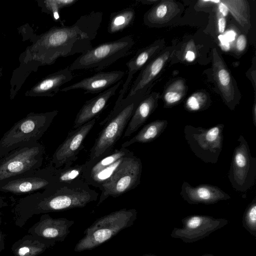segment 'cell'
<instances>
[{
	"mask_svg": "<svg viewBox=\"0 0 256 256\" xmlns=\"http://www.w3.org/2000/svg\"><path fill=\"white\" fill-rule=\"evenodd\" d=\"M102 13L82 15L72 26H54L34 36L18 57L19 65L10 79V98L14 99L28 76L58 58L82 54L92 48L102 20Z\"/></svg>",
	"mask_w": 256,
	"mask_h": 256,
	"instance_id": "1",
	"label": "cell"
},
{
	"mask_svg": "<svg viewBox=\"0 0 256 256\" xmlns=\"http://www.w3.org/2000/svg\"><path fill=\"white\" fill-rule=\"evenodd\" d=\"M98 196V192L81 180L70 184L55 183L42 192H38L24 199L34 202L36 210L46 212L82 208L96 201Z\"/></svg>",
	"mask_w": 256,
	"mask_h": 256,
	"instance_id": "2",
	"label": "cell"
},
{
	"mask_svg": "<svg viewBox=\"0 0 256 256\" xmlns=\"http://www.w3.org/2000/svg\"><path fill=\"white\" fill-rule=\"evenodd\" d=\"M142 98L126 100L124 98L120 102L116 100L110 114L100 123L103 128L90 149L88 161H96L114 150Z\"/></svg>",
	"mask_w": 256,
	"mask_h": 256,
	"instance_id": "3",
	"label": "cell"
},
{
	"mask_svg": "<svg viewBox=\"0 0 256 256\" xmlns=\"http://www.w3.org/2000/svg\"><path fill=\"white\" fill-rule=\"evenodd\" d=\"M58 113L57 110L31 112L16 122L0 139V159L21 146L38 142Z\"/></svg>",
	"mask_w": 256,
	"mask_h": 256,
	"instance_id": "4",
	"label": "cell"
},
{
	"mask_svg": "<svg viewBox=\"0 0 256 256\" xmlns=\"http://www.w3.org/2000/svg\"><path fill=\"white\" fill-rule=\"evenodd\" d=\"M137 215L135 208H122L98 218L84 231V236L76 244L74 251L81 252L96 248L132 226Z\"/></svg>",
	"mask_w": 256,
	"mask_h": 256,
	"instance_id": "5",
	"label": "cell"
},
{
	"mask_svg": "<svg viewBox=\"0 0 256 256\" xmlns=\"http://www.w3.org/2000/svg\"><path fill=\"white\" fill-rule=\"evenodd\" d=\"M134 44L131 36L101 44L79 56L70 65L71 71L93 69L101 70L125 56Z\"/></svg>",
	"mask_w": 256,
	"mask_h": 256,
	"instance_id": "6",
	"label": "cell"
},
{
	"mask_svg": "<svg viewBox=\"0 0 256 256\" xmlns=\"http://www.w3.org/2000/svg\"><path fill=\"white\" fill-rule=\"evenodd\" d=\"M44 152V146L36 142L21 146L0 159V186L40 168Z\"/></svg>",
	"mask_w": 256,
	"mask_h": 256,
	"instance_id": "7",
	"label": "cell"
},
{
	"mask_svg": "<svg viewBox=\"0 0 256 256\" xmlns=\"http://www.w3.org/2000/svg\"><path fill=\"white\" fill-rule=\"evenodd\" d=\"M224 124L206 128L186 125L184 136L191 150L206 163L217 162L221 153L224 140Z\"/></svg>",
	"mask_w": 256,
	"mask_h": 256,
	"instance_id": "8",
	"label": "cell"
},
{
	"mask_svg": "<svg viewBox=\"0 0 256 256\" xmlns=\"http://www.w3.org/2000/svg\"><path fill=\"white\" fill-rule=\"evenodd\" d=\"M141 160L134 156L125 158L113 175L99 188L101 194L97 206L109 196L117 198L137 187L142 172Z\"/></svg>",
	"mask_w": 256,
	"mask_h": 256,
	"instance_id": "9",
	"label": "cell"
},
{
	"mask_svg": "<svg viewBox=\"0 0 256 256\" xmlns=\"http://www.w3.org/2000/svg\"><path fill=\"white\" fill-rule=\"evenodd\" d=\"M230 164L228 178L236 191L245 192L254 184L256 158L251 155L248 144L242 135L238 140Z\"/></svg>",
	"mask_w": 256,
	"mask_h": 256,
	"instance_id": "10",
	"label": "cell"
},
{
	"mask_svg": "<svg viewBox=\"0 0 256 256\" xmlns=\"http://www.w3.org/2000/svg\"><path fill=\"white\" fill-rule=\"evenodd\" d=\"M182 228H174L170 235L187 244L208 237L211 234L227 225L228 220L207 215L192 214L182 220Z\"/></svg>",
	"mask_w": 256,
	"mask_h": 256,
	"instance_id": "11",
	"label": "cell"
},
{
	"mask_svg": "<svg viewBox=\"0 0 256 256\" xmlns=\"http://www.w3.org/2000/svg\"><path fill=\"white\" fill-rule=\"evenodd\" d=\"M94 118L68 132L52 156L51 163L56 168L72 166L78 158L84 140L96 124Z\"/></svg>",
	"mask_w": 256,
	"mask_h": 256,
	"instance_id": "12",
	"label": "cell"
},
{
	"mask_svg": "<svg viewBox=\"0 0 256 256\" xmlns=\"http://www.w3.org/2000/svg\"><path fill=\"white\" fill-rule=\"evenodd\" d=\"M56 183L52 166L39 168L18 176L0 186V192L14 194L44 190Z\"/></svg>",
	"mask_w": 256,
	"mask_h": 256,
	"instance_id": "13",
	"label": "cell"
},
{
	"mask_svg": "<svg viewBox=\"0 0 256 256\" xmlns=\"http://www.w3.org/2000/svg\"><path fill=\"white\" fill-rule=\"evenodd\" d=\"M180 195L191 204H212L230 198L228 194L217 186L209 184L192 186L185 181L182 185Z\"/></svg>",
	"mask_w": 256,
	"mask_h": 256,
	"instance_id": "14",
	"label": "cell"
},
{
	"mask_svg": "<svg viewBox=\"0 0 256 256\" xmlns=\"http://www.w3.org/2000/svg\"><path fill=\"white\" fill-rule=\"evenodd\" d=\"M125 74L122 70L100 72L64 87L60 92L81 89L84 90V94H100L121 80Z\"/></svg>",
	"mask_w": 256,
	"mask_h": 256,
	"instance_id": "15",
	"label": "cell"
},
{
	"mask_svg": "<svg viewBox=\"0 0 256 256\" xmlns=\"http://www.w3.org/2000/svg\"><path fill=\"white\" fill-rule=\"evenodd\" d=\"M122 83L121 80L96 96L86 100L76 116L72 129L74 130L96 118L106 108L108 101L115 94Z\"/></svg>",
	"mask_w": 256,
	"mask_h": 256,
	"instance_id": "16",
	"label": "cell"
},
{
	"mask_svg": "<svg viewBox=\"0 0 256 256\" xmlns=\"http://www.w3.org/2000/svg\"><path fill=\"white\" fill-rule=\"evenodd\" d=\"M73 78L68 67L50 74L26 90L25 96L30 97H52L60 90V87Z\"/></svg>",
	"mask_w": 256,
	"mask_h": 256,
	"instance_id": "17",
	"label": "cell"
},
{
	"mask_svg": "<svg viewBox=\"0 0 256 256\" xmlns=\"http://www.w3.org/2000/svg\"><path fill=\"white\" fill-rule=\"evenodd\" d=\"M74 223V220L64 218H53L45 215L37 226L36 231L44 238L63 242L70 233V228Z\"/></svg>",
	"mask_w": 256,
	"mask_h": 256,
	"instance_id": "18",
	"label": "cell"
},
{
	"mask_svg": "<svg viewBox=\"0 0 256 256\" xmlns=\"http://www.w3.org/2000/svg\"><path fill=\"white\" fill-rule=\"evenodd\" d=\"M156 104V98L152 95L141 100L126 128L124 138L130 136L142 126L155 109Z\"/></svg>",
	"mask_w": 256,
	"mask_h": 256,
	"instance_id": "19",
	"label": "cell"
},
{
	"mask_svg": "<svg viewBox=\"0 0 256 256\" xmlns=\"http://www.w3.org/2000/svg\"><path fill=\"white\" fill-rule=\"evenodd\" d=\"M134 153L126 148L121 147L120 149L114 150L108 154L94 162L87 160L85 163V170L84 175L86 182L92 176L112 164L120 158L134 155Z\"/></svg>",
	"mask_w": 256,
	"mask_h": 256,
	"instance_id": "20",
	"label": "cell"
},
{
	"mask_svg": "<svg viewBox=\"0 0 256 256\" xmlns=\"http://www.w3.org/2000/svg\"><path fill=\"white\" fill-rule=\"evenodd\" d=\"M166 120H156L145 125L134 136L122 144L126 148L136 142L148 143L156 139L166 130Z\"/></svg>",
	"mask_w": 256,
	"mask_h": 256,
	"instance_id": "21",
	"label": "cell"
},
{
	"mask_svg": "<svg viewBox=\"0 0 256 256\" xmlns=\"http://www.w3.org/2000/svg\"><path fill=\"white\" fill-rule=\"evenodd\" d=\"M214 70L220 88L224 97L231 108V102L234 100V91L231 78L228 72L224 66L221 60L216 56V51L214 50Z\"/></svg>",
	"mask_w": 256,
	"mask_h": 256,
	"instance_id": "22",
	"label": "cell"
},
{
	"mask_svg": "<svg viewBox=\"0 0 256 256\" xmlns=\"http://www.w3.org/2000/svg\"><path fill=\"white\" fill-rule=\"evenodd\" d=\"M84 164L64 166L58 168L52 166V174L56 184H70L81 180H84Z\"/></svg>",
	"mask_w": 256,
	"mask_h": 256,
	"instance_id": "23",
	"label": "cell"
},
{
	"mask_svg": "<svg viewBox=\"0 0 256 256\" xmlns=\"http://www.w3.org/2000/svg\"><path fill=\"white\" fill-rule=\"evenodd\" d=\"M135 12L131 7L110 14L108 31L110 34L118 32L131 25L134 19Z\"/></svg>",
	"mask_w": 256,
	"mask_h": 256,
	"instance_id": "24",
	"label": "cell"
},
{
	"mask_svg": "<svg viewBox=\"0 0 256 256\" xmlns=\"http://www.w3.org/2000/svg\"><path fill=\"white\" fill-rule=\"evenodd\" d=\"M77 0H37L38 5L42 12L50 14L54 20L64 26V22L61 19L60 11L61 9L74 4Z\"/></svg>",
	"mask_w": 256,
	"mask_h": 256,
	"instance_id": "25",
	"label": "cell"
},
{
	"mask_svg": "<svg viewBox=\"0 0 256 256\" xmlns=\"http://www.w3.org/2000/svg\"><path fill=\"white\" fill-rule=\"evenodd\" d=\"M242 224L251 235L256 238V199L255 198L245 210L242 216Z\"/></svg>",
	"mask_w": 256,
	"mask_h": 256,
	"instance_id": "26",
	"label": "cell"
},
{
	"mask_svg": "<svg viewBox=\"0 0 256 256\" xmlns=\"http://www.w3.org/2000/svg\"><path fill=\"white\" fill-rule=\"evenodd\" d=\"M205 104L203 100H200L194 96H190L186 102V106L188 110L196 112L202 109L204 106Z\"/></svg>",
	"mask_w": 256,
	"mask_h": 256,
	"instance_id": "27",
	"label": "cell"
},
{
	"mask_svg": "<svg viewBox=\"0 0 256 256\" xmlns=\"http://www.w3.org/2000/svg\"><path fill=\"white\" fill-rule=\"evenodd\" d=\"M182 96L176 92H168L164 96V100L168 104H174L181 99Z\"/></svg>",
	"mask_w": 256,
	"mask_h": 256,
	"instance_id": "28",
	"label": "cell"
},
{
	"mask_svg": "<svg viewBox=\"0 0 256 256\" xmlns=\"http://www.w3.org/2000/svg\"><path fill=\"white\" fill-rule=\"evenodd\" d=\"M246 45V40L244 35H240L238 36L236 41V48L239 51H242L245 48Z\"/></svg>",
	"mask_w": 256,
	"mask_h": 256,
	"instance_id": "29",
	"label": "cell"
},
{
	"mask_svg": "<svg viewBox=\"0 0 256 256\" xmlns=\"http://www.w3.org/2000/svg\"><path fill=\"white\" fill-rule=\"evenodd\" d=\"M167 8L164 4L159 6L156 10V15L158 18H162L166 14Z\"/></svg>",
	"mask_w": 256,
	"mask_h": 256,
	"instance_id": "30",
	"label": "cell"
},
{
	"mask_svg": "<svg viewBox=\"0 0 256 256\" xmlns=\"http://www.w3.org/2000/svg\"><path fill=\"white\" fill-rule=\"evenodd\" d=\"M226 22L224 17H220L218 20V31L220 33L224 32L226 28Z\"/></svg>",
	"mask_w": 256,
	"mask_h": 256,
	"instance_id": "31",
	"label": "cell"
},
{
	"mask_svg": "<svg viewBox=\"0 0 256 256\" xmlns=\"http://www.w3.org/2000/svg\"><path fill=\"white\" fill-rule=\"evenodd\" d=\"M218 6L219 11L223 16H226L228 12V6L223 3L222 1H220Z\"/></svg>",
	"mask_w": 256,
	"mask_h": 256,
	"instance_id": "32",
	"label": "cell"
},
{
	"mask_svg": "<svg viewBox=\"0 0 256 256\" xmlns=\"http://www.w3.org/2000/svg\"><path fill=\"white\" fill-rule=\"evenodd\" d=\"M218 38L220 41L221 46L224 50H228L230 48V44L222 36H220Z\"/></svg>",
	"mask_w": 256,
	"mask_h": 256,
	"instance_id": "33",
	"label": "cell"
},
{
	"mask_svg": "<svg viewBox=\"0 0 256 256\" xmlns=\"http://www.w3.org/2000/svg\"><path fill=\"white\" fill-rule=\"evenodd\" d=\"M30 252V250L28 247L24 246L19 248L18 253L20 256H26Z\"/></svg>",
	"mask_w": 256,
	"mask_h": 256,
	"instance_id": "34",
	"label": "cell"
},
{
	"mask_svg": "<svg viewBox=\"0 0 256 256\" xmlns=\"http://www.w3.org/2000/svg\"><path fill=\"white\" fill-rule=\"evenodd\" d=\"M185 58L187 61L192 62L195 59V54L193 52L188 50L186 52Z\"/></svg>",
	"mask_w": 256,
	"mask_h": 256,
	"instance_id": "35",
	"label": "cell"
},
{
	"mask_svg": "<svg viewBox=\"0 0 256 256\" xmlns=\"http://www.w3.org/2000/svg\"><path fill=\"white\" fill-rule=\"evenodd\" d=\"M236 34L234 31H230L228 32L224 38L227 41L234 40L235 38Z\"/></svg>",
	"mask_w": 256,
	"mask_h": 256,
	"instance_id": "36",
	"label": "cell"
},
{
	"mask_svg": "<svg viewBox=\"0 0 256 256\" xmlns=\"http://www.w3.org/2000/svg\"><path fill=\"white\" fill-rule=\"evenodd\" d=\"M201 256H214L212 254H206Z\"/></svg>",
	"mask_w": 256,
	"mask_h": 256,
	"instance_id": "37",
	"label": "cell"
},
{
	"mask_svg": "<svg viewBox=\"0 0 256 256\" xmlns=\"http://www.w3.org/2000/svg\"><path fill=\"white\" fill-rule=\"evenodd\" d=\"M142 256H158L154 254H145Z\"/></svg>",
	"mask_w": 256,
	"mask_h": 256,
	"instance_id": "38",
	"label": "cell"
},
{
	"mask_svg": "<svg viewBox=\"0 0 256 256\" xmlns=\"http://www.w3.org/2000/svg\"><path fill=\"white\" fill-rule=\"evenodd\" d=\"M2 75V68H0V78Z\"/></svg>",
	"mask_w": 256,
	"mask_h": 256,
	"instance_id": "39",
	"label": "cell"
},
{
	"mask_svg": "<svg viewBox=\"0 0 256 256\" xmlns=\"http://www.w3.org/2000/svg\"></svg>",
	"mask_w": 256,
	"mask_h": 256,
	"instance_id": "40",
	"label": "cell"
}]
</instances>
